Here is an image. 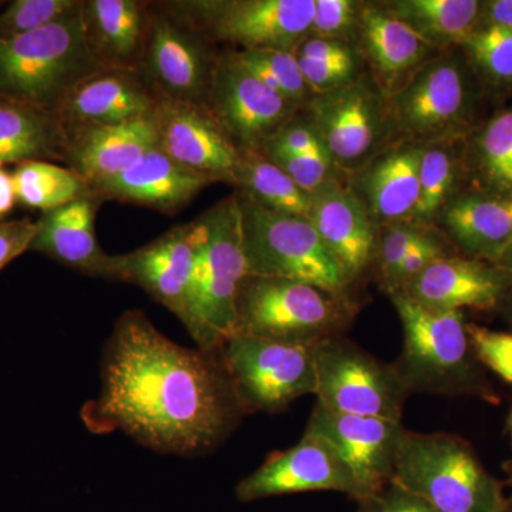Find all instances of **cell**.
Here are the masks:
<instances>
[{"instance_id": "obj_50", "label": "cell", "mask_w": 512, "mask_h": 512, "mask_svg": "<svg viewBox=\"0 0 512 512\" xmlns=\"http://www.w3.org/2000/svg\"><path fill=\"white\" fill-rule=\"evenodd\" d=\"M495 265L500 266V268H503L505 271L511 272L512 274V241L510 242V245L504 249L500 258L495 261Z\"/></svg>"}, {"instance_id": "obj_5", "label": "cell", "mask_w": 512, "mask_h": 512, "mask_svg": "<svg viewBox=\"0 0 512 512\" xmlns=\"http://www.w3.org/2000/svg\"><path fill=\"white\" fill-rule=\"evenodd\" d=\"M392 481L436 512H505L511 501L470 443L456 434L407 430Z\"/></svg>"}, {"instance_id": "obj_19", "label": "cell", "mask_w": 512, "mask_h": 512, "mask_svg": "<svg viewBox=\"0 0 512 512\" xmlns=\"http://www.w3.org/2000/svg\"><path fill=\"white\" fill-rule=\"evenodd\" d=\"M357 47L369 66L370 79L386 100L402 92L440 53L379 2L362 3Z\"/></svg>"}, {"instance_id": "obj_21", "label": "cell", "mask_w": 512, "mask_h": 512, "mask_svg": "<svg viewBox=\"0 0 512 512\" xmlns=\"http://www.w3.org/2000/svg\"><path fill=\"white\" fill-rule=\"evenodd\" d=\"M420 150L409 141L394 140L349 178L377 229L413 220L420 195Z\"/></svg>"}, {"instance_id": "obj_40", "label": "cell", "mask_w": 512, "mask_h": 512, "mask_svg": "<svg viewBox=\"0 0 512 512\" xmlns=\"http://www.w3.org/2000/svg\"><path fill=\"white\" fill-rule=\"evenodd\" d=\"M431 228L423 227L413 221L394 222L377 229L375 258L380 282L386 285L394 269L403 261L407 252Z\"/></svg>"}, {"instance_id": "obj_14", "label": "cell", "mask_w": 512, "mask_h": 512, "mask_svg": "<svg viewBox=\"0 0 512 512\" xmlns=\"http://www.w3.org/2000/svg\"><path fill=\"white\" fill-rule=\"evenodd\" d=\"M406 431L403 421L333 412L318 402L305 429L306 434L328 441L338 451L352 471L362 498L392 481Z\"/></svg>"}, {"instance_id": "obj_49", "label": "cell", "mask_w": 512, "mask_h": 512, "mask_svg": "<svg viewBox=\"0 0 512 512\" xmlns=\"http://www.w3.org/2000/svg\"><path fill=\"white\" fill-rule=\"evenodd\" d=\"M498 308L503 311L505 318L510 320L512 323V278L510 285H508L507 291L504 293L503 301H501L500 306Z\"/></svg>"}, {"instance_id": "obj_8", "label": "cell", "mask_w": 512, "mask_h": 512, "mask_svg": "<svg viewBox=\"0 0 512 512\" xmlns=\"http://www.w3.org/2000/svg\"><path fill=\"white\" fill-rule=\"evenodd\" d=\"M248 275L289 279L349 295L352 282L308 217L268 210L238 195Z\"/></svg>"}, {"instance_id": "obj_45", "label": "cell", "mask_w": 512, "mask_h": 512, "mask_svg": "<svg viewBox=\"0 0 512 512\" xmlns=\"http://www.w3.org/2000/svg\"><path fill=\"white\" fill-rule=\"evenodd\" d=\"M356 512H436L402 485L390 481L382 490L357 501Z\"/></svg>"}, {"instance_id": "obj_31", "label": "cell", "mask_w": 512, "mask_h": 512, "mask_svg": "<svg viewBox=\"0 0 512 512\" xmlns=\"http://www.w3.org/2000/svg\"><path fill=\"white\" fill-rule=\"evenodd\" d=\"M467 140L437 141L420 146V195L413 222L434 228L441 212L468 181Z\"/></svg>"}, {"instance_id": "obj_47", "label": "cell", "mask_w": 512, "mask_h": 512, "mask_svg": "<svg viewBox=\"0 0 512 512\" xmlns=\"http://www.w3.org/2000/svg\"><path fill=\"white\" fill-rule=\"evenodd\" d=\"M477 29H500L512 32V0H485Z\"/></svg>"}, {"instance_id": "obj_6", "label": "cell", "mask_w": 512, "mask_h": 512, "mask_svg": "<svg viewBox=\"0 0 512 512\" xmlns=\"http://www.w3.org/2000/svg\"><path fill=\"white\" fill-rule=\"evenodd\" d=\"M487 99L460 47L440 52L387 101L393 141L416 146L468 140Z\"/></svg>"}, {"instance_id": "obj_30", "label": "cell", "mask_w": 512, "mask_h": 512, "mask_svg": "<svg viewBox=\"0 0 512 512\" xmlns=\"http://www.w3.org/2000/svg\"><path fill=\"white\" fill-rule=\"evenodd\" d=\"M466 163L468 188L512 200V104L468 137Z\"/></svg>"}, {"instance_id": "obj_48", "label": "cell", "mask_w": 512, "mask_h": 512, "mask_svg": "<svg viewBox=\"0 0 512 512\" xmlns=\"http://www.w3.org/2000/svg\"><path fill=\"white\" fill-rule=\"evenodd\" d=\"M16 201L18 200H16L12 174L6 173V171L0 167V220L12 210Z\"/></svg>"}, {"instance_id": "obj_11", "label": "cell", "mask_w": 512, "mask_h": 512, "mask_svg": "<svg viewBox=\"0 0 512 512\" xmlns=\"http://www.w3.org/2000/svg\"><path fill=\"white\" fill-rule=\"evenodd\" d=\"M221 352L248 414L282 413L316 393V346L234 335Z\"/></svg>"}, {"instance_id": "obj_2", "label": "cell", "mask_w": 512, "mask_h": 512, "mask_svg": "<svg viewBox=\"0 0 512 512\" xmlns=\"http://www.w3.org/2000/svg\"><path fill=\"white\" fill-rule=\"evenodd\" d=\"M106 70L94 52L84 3L52 25L0 35V94L33 106L59 107L76 87Z\"/></svg>"}, {"instance_id": "obj_26", "label": "cell", "mask_w": 512, "mask_h": 512, "mask_svg": "<svg viewBox=\"0 0 512 512\" xmlns=\"http://www.w3.org/2000/svg\"><path fill=\"white\" fill-rule=\"evenodd\" d=\"M148 67L165 97L207 106L215 63L200 40L173 20H154Z\"/></svg>"}, {"instance_id": "obj_10", "label": "cell", "mask_w": 512, "mask_h": 512, "mask_svg": "<svg viewBox=\"0 0 512 512\" xmlns=\"http://www.w3.org/2000/svg\"><path fill=\"white\" fill-rule=\"evenodd\" d=\"M303 110L348 180L393 141L387 101L365 74L342 89L316 94Z\"/></svg>"}, {"instance_id": "obj_9", "label": "cell", "mask_w": 512, "mask_h": 512, "mask_svg": "<svg viewBox=\"0 0 512 512\" xmlns=\"http://www.w3.org/2000/svg\"><path fill=\"white\" fill-rule=\"evenodd\" d=\"M315 396L333 412L402 421L412 392L394 363L336 336L316 346Z\"/></svg>"}, {"instance_id": "obj_23", "label": "cell", "mask_w": 512, "mask_h": 512, "mask_svg": "<svg viewBox=\"0 0 512 512\" xmlns=\"http://www.w3.org/2000/svg\"><path fill=\"white\" fill-rule=\"evenodd\" d=\"M156 147L158 134L153 113L117 126L74 127L73 134H69L67 157L72 170L94 190Z\"/></svg>"}, {"instance_id": "obj_25", "label": "cell", "mask_w": 512, "mask_h": 512, "mask_svg": "<svg viewBox=\"0 0 512 512\" xmlns=\"http://www.w3.org/2000/svg\"><path fill=\"white\" fill-rule=\"evenodd\" d=\"M210 184V178L188 170L156 147L93 191L100 198L171 212L184 207Z\"/></svg>"}, {"instance_id": "obj_36", "label": "cell", "mask_w": 512, "mask_h": 512, "mask_svg": "<svg viewBox=\"0 0 512 512\" xmlns=\"http://www.w3.org/2000/svg\"><path fill=\"white\" fill-rule=\"evenodd\" d=\"M471 70L488 99H504L512 93V32L477 29L461 43Z\"/></svg>"}, {"instance_id": "obj_51", "label": "cell", "mask_w": 512, "mask_h": 512, "mask_svg": "<svg viewBox=\"0 0 512 512\" xmlns=\"http://www.w3.org/2000/svg\"><path fill=\"white\" fill-rule=\"evenodd\" d=\"M508 429H510V437H511V444H512V412L510 414V420H508Z\"/></svg>"}, {"instance_id": "obj_35", "label": "cell", "mask_w": 512, "mask_h": 512, "mask_svg": "<svg viewBox=\"0 0 512 512\" xmlns=\"http://www.w3.org/2000/svg\"><path fill=\"white\" fill-rule=\"evenodd\" d=\"M16 200L45 212L94 194L92 187L72 168L47 161H25L12 173Z\"/></svg>"}, {"instance_id": "obj_27", "label": "cell", "mask_w": 512, "mask_h": 512, "mask_svg": "<svg viewBox=\"0 0 512 512\" xmlns=\"http://www.w3.org/2000/svg\"><path fill=\"white\" fill-rule=\"evenodd\" d=\"M154 100L133 74L104 70L80 84L57 107L64 124L117 126L151 116Z\"/></svg>"}, {"instance_id": "obj_39", "label": "cell", "mask_w": 512, "mask_h": 512, "mask_svg": "<svg viewBox=\"0 0 512 512\" xmlns=\"http://www.w3.org/2000/svg\"><path fill=\"white\" fill-rule=\"evenodd\" d=\"M362 2L352 0H315V12L309 36L356 45L359 42Z\"/></svg>"}, {"instance_id": "obj_46", "label": "cell", "mask_w": 512, "mask_h": 512, "mask_svg": "<svg viewBox=\"0 0 512 512\" xmlns=\"http://www.w3.org/2000/svg\"><path fill=\"white\" fill-rule=\"evenodd\" d=\"M37 228L39 224L29 218L0 224V271L23 252L29 251Z\"/></svg>"}, {"instance_id": "obj_18", "label": "cell", "mask_w": 512, "mask_h": 512, "mask_svg": "<svg viewBox=\"0 0 512 512\" xmlns=\"http://www.w3.org/2000/svg\"><path fill=\"white\" fill-rule=\"evenodd\" d=\"M511 278V272L491 262L450 255L431 264L396 293L430 311H490L500 306Z\"/></svg>"}, {"instance_id": "obj_43", "label": "cell", "mask_w": 512, "mask_h": 512, "mask_svg": "<svg viewBox=\"0 0 512 512\" xmlns=\"http://www.w3.org/2000/svg\"><path fill=\"white\" fill-rule=\"evenodd\" d=\"M471 345L481 365L512 384V333L467 323Z\"/></svg>"}, {"instance_id": "obj_3", "label": "cell", "mask_w": 512, "mask_h": 512, "mask_svg": "<svg viewBox=\"0 0 512 512\" xmlns=\"http://www.w3.org/2000/svg\"><path fill=\"white\" fill-rule=\"evenodd\" d=\"M197 262L185 328L205 350L221 349L237 326V299L248 275L238 195L224 198L197 220Z\"/></svg>"}, {"instance_id": "obj_32", "label": "cell", "mask_w": 512, "mask_h": 512, "mask_svg": "<svg viewBox=\"0 0 512 512\" xmlns=\"http://www.w3.org/2000/svg\"><path fill=\"white\" fill-rule=\"evenodd\" d=\"M232 184L241 188L242 197L268 210L301 217H308L311 211L312 195L293 183L261 151L241 148V158Z\"/></svg>"}, {"instance_id": "obj_44", "label": "cell", "mask_w": 512, "mask_h": 512, "mask_svg": "<svg viewBox=\"0 0 512 512\" xmlns=\"http://www.w3.org/2000/svg\"><path fill=\"white\" fill-rule=\"evenodd\" d=\"M265 146L282 148L296 156L318 158L333 164L315 128L306 117H299L298 114Z\"/></svg>"}, {"instance_id": "obj_13", "label": "cell", "mask_w": 512, "mask_h": 512, "mask_svg": "<svg viewBox=\"0 0 512 512\" xmlns=\"http://www.w3.org/2000/svg\"><path fill=\"white\" fill-rule=\"evenodd\" d=\"M306 491H336L353 500L362 498L348 464L328 441L303 433L296 446L269 454L264 464L256 468L237 485L241 503L306 493Z\"/></svg>"}, {"instance_id": "obj_41", "label": "cell", "mask_w": 512, "mask_h": 512, "mask_svg": "<svg viewBox=\"0 0 512 512\" xmlns=\"http://www.w3.org/2000/svg\"><path fill=\"white\" fill-rule=\"evenodd\" d=\"M261 153L278 165L289 178L308 194H313L323 185L335 180H348L336 170L335 165L318 158L296 156L289 151L265 146Z\"/></svg>"}, {"instance_id": "obj_7", "label": "cell", "mask_w": 512, "mask_h": 512, "mask_svg": "<svg viewBox=\"0 0 512 512\" xmlns=\"http://www.w3.org/2000/svg\"><path fill=\"white\" fill-rule=\"evenodd\" d=\"M355 313L349 295L289 279L247 275L239 288L235 335L318 346L343 336Z\"/></svg>"}, {"instance_id": "obj_1", "label": "cell", "mask_w": 512, "mask_h": 512, "mask_svg": "<svg viewBox=\"0 0 512 512\" xmlns=\"http://www.w3.org/2000/svg\"><path fill=\"white\" fill-rule=\"evenodd\" d=\"M100 379L99 396L83 407L84 426L121 431L154 453L207 456L248 416L221 349L178 345L140 309L114 323Z\"/></svg>"}, {"instance_id": "obj_34", "label": "cell", "mask_w": 512, "mask_h": 512, "mask_svg": "<svg viewBox=\"0 0 512 512\" xmlns=\"http://www.w3.org/2000/svg\"><path fill=\"white\" fill-rule=\"evenodd\" d=\"M295 56L313 96L342 89L363 76L365 60L359 47L350 43L308 35Z\"/></svg>"}, {"instance_id": "obj_29", "label": "cell", "mask_w": 512, "mask_h": 512, "mask_svg": "<svg viewBox=\"0 0 512 512\" xmlns=\"http://www.w3.org/2000/svg\"><path fill=\"white\" fill-rule=\"evenodd\" d=\"M439 52L458 47L480 22V0H390L379 2Z\"/></svg>"}, {"instance_id": "obj_24", "label": "cell", "mask_w": 512, "mask_h": 512, "mask_svg": "<svg viewBox=\"0 0 512 512\" xmlns=\"http://www.w3.org/2000/svg\"><path fill=\"white\" fill-rule=\"evenodd\" d=\"M436 227L467 258L495 264L512 241V200L466 188L448 202Z\"/></svg>"}, {"instance_id": "obj_16", "label": "cell", "mask_w": 512, "mask_h": 512, "mask_svg": "<svg viewBox=\"0 0 512 512\" xmlns=\"http://www.w3.org/2000/svg\"><path fill=\"white\" fill-rule=\"evenodd\" d=\"M158 147L212 183H234L241 148L225 133L205 104L163 97L154 110Z\"/></svg>"}, {"instance_id": "obj_53", "label": "cell", "mask_w": 512, "mask_h": 512, "mask_svg": "<svg viewBox=\"0 0 512 512\" xmlns=\"http://www.w3.org/2000/svg\"><path fill=\"white\" fill-rule=\"evenodd\" d=\"M510 477H511V484H512V466L510 468Z\"/></svg>"}, {"instance_id": "obj_33", "label": "cell", "mask_w": 512, "mask_h": 512, "mask_svg": "<svg viewBox=\"0 0 512 512\" xmlns=\"http://www.w3.org/2000/svg\"><path fill=\"white\" fill-rule=\"evenodd\" d=\"M87 29L100 59L124 63L136 56L143 40V13L133 0H92L84 3Z\"/></svg>"}, {"instance_id": "obj_52", "label": "cell", "mask_w": 512, "mask_h": 512, "mask_svg": "<svg viewBox=\"0 0 512 512\" xmlns=\"http://www.w3.org/2000/svg\"><path fill=\"white\" fill-rule=\"evenodd\" d=\"M505 512H512V498L510 501V505H508V508H507V510H505Z\"/></svg>"}, {"instance_id": "obj_20", "label": "cell", "mask_w": 512, "mask_h": 512, "mask_svg": "<svg viewBox=\"0 0 512 512\" xmlns=\"http://www.w3.org/2000/svg\"><path fill=\"white\" fill-rule=\"evenodd\" d=\"M308 218L352 284L365 274L375 258L377 228L348 180L313 192Z\"/></svg>"}, {"instance_id": "obj_38", "label": "cell", "mask_w": 512, "mask_h": 512, "mask_svg": "<svg viewBox=\"0 0 512 512\" xmlns=\"http://www.w3.org/2000/svg\"><path fill=\"white\" fill-rule=\"evenodd\" d=\"M74 0H16L0 16V35H20L45 28L82 8Z\"/></svg>"}, {"instance_id": "obj_22", "label": "cell", "mask_w": 512, "mask_h": 512, "mask_svg": "<svg viewBox=\"0 0 512 512\" xmlns=\"http://www.w3.org/2000/svg\"><path fill=\"white\" fill-rule=\"evenodd\" d=\"M99 200L94 192L45 212L37 221L39 228L29 251L45 254L84 275L114 281L113 255L101 249L94 228Z\"/></svg>"}, {"instance_id": "obj_28", "label": "cell", "mask_w": 512, "mask_h": 512, "mask_svg": "<svg viewBox=\"0 0 512 512\" xmlns=\"http://www.w3.org/2000/svg\"><path fill=\"white\" fill-rule=\"evenodd\" d=\"M69 133L59 114L16 100H0V167L62 157Z\"/></svg>"}, {"instance_id": "obj_4", "label": "cell", "mask_w": 512, "mask_h": 512, "mask_svg": "<svg viewBox=\"0 0 512 512\" xmlns=\"http://www.w3.org/2000/svg\"><path fill=\"white\" fill-rule=\"evenodd\" d=\"M389 296L403 328L402 355L394 365L412 394H473L494 400L463 312L430 311L402 293Z\"/></svg>"}, {"instance_id": "obj_15", "label": "cell", "mask_w": 512, "mask_h": 512, "mask_svg": "<svg viewBox=\"0 0 512 512\" xmlns=\"http://www.w3.org/2000/svg\"><path fill=\"white\" fill-rule=\"evenodd\" d=\"M190 6L212 35L244 50L295 52L309 35L315 12V0H228Z\"/></svg>"}, {"instance_id": "obj_17", "label": "cell", "mask_w": 512, "mask_h": 512, "mask_svg": "<svg viewBox=\"0 0 512 512\" xmlns=\"http://www.w3.org/2000/svg\"><path fill=\"white\" fill-rule=\"evenodd\" d=\"M198 241L200 227L195 220L165 232L136 251L113 255L114 281L140 286L183 322L190 302Z\"/></svg>"}, {"instance_id": "obj_42", "label": "cell", "mask_w": 512, "mask_h": 512, "mask_svg": "<svg viewBox=\"0 0 512 512\" xmlns=\"http://www.w3.org/2000/svg\"><path fill=\"white\" fill-rule=\"evenodd\" d=\"M450 255L454 254L448 248L447 242L434 234L433 228L429 229L394 269L393 275L383 286L384 291L389 295L402 291L404 286L410 284L421 272L426 271L431 264Z\"/></svg>"}, {"instance_id": "obj_37", "label": "cell", "mask_w": 512, "mask_h": 512, "mask_svg": "<svg viewBox=\"0 0 512 512\" xmlns=\"http://www.w3.org/2000/svg\"><path fill=\"white\" fill-rule=\"evenodd\" d=\"M262 83L281 94L299 109L308 104L313 93L303 79L295 52L276 49L242 50L231 55Z\"/></svg>"}, {"instance_id": "obj_12", "label": "cell", "mask_w": 512, "mask_h": 512, "mask_svg": "<svg viewBox=\"0 0 512 512\" xmlns=\"http://www.w3.org/2000/svg\"><path fill=\"white\" fill-rule=\"evenodd\" d=\"M207 107L239 148L255 151L301 110L232 56L215 63Z\"/></svg>"}]
</instances>
